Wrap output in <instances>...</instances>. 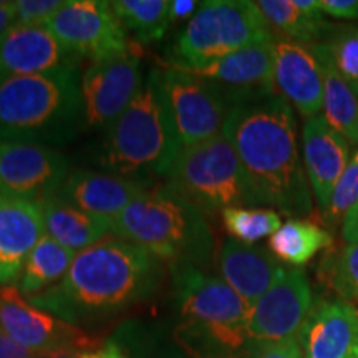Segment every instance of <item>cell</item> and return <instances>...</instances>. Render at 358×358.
Returning <instances> with one entry per match:
<instances>
[{"mask_svg":"<svg viewBox=\"0 0 358 358\" xmlns=\"http://www.w3.org/2000/svg\"><path fill=\"white\" fill-rule=\"evenodd\" d=\"M222 134L234 148L259 203L289 219L310 216L313 196L299 151L297 122L284 96L274 92L236 103Z\"/></svg>","mask_w":358,"mask_h":358,"instance_id":"obj_1","label":"cell"},{"mask_svg":"<svg viewBox=\"0 0 358 358\" xmlns=\"http://www.w3.org/2000/svg\"><path fill=\"white\" fill-rule=\"evenodd\" d=\"M161 272V262L140 245L106 236L75 254L58 284L27 301L71 325L87 324L145 301L158 287Z\"/></svg>","mask_w":358,"mask_h":358,"instance_id":"obj_2","label":"cell"},{"mask_svg":"<svg viewBox=\"0 0 358 358\" xmlns=\"http://www.w3.org/2000/svg\"><path fill=\"white\" fill-rule=\"evenodd\" d=\"M85 127L78 62L0 82V143L60 145Z\"/></svg>","mask_w":358,"mask_h":358,"instance_id":"obj_3","label":"cell"},{"mask_svg":"<svg viewBox=\"0 0 358 358\" xmlns=\"http://www.w3.org/2000/svg\"><path fill=\"white\" fill-rule=\"evenodd\" d=\"M179 325L176 340L194 358H245L250 306L222 279L201 268H171Z\"/></svg>","mask_w":358,"mask_h":358,"instance_id":"obj_4","label":"cell"},{"mask_svg":"<svg viewBox=\"0 0 358 358\" xmlns=\"http://www.w3.org/2000/svg\"><path fill=\"white\" fill-rule=\"evenodd\" d=\"M113 234L140 245L171 268L206 267L214 234L206 214L169 185L145 191L113 221Z\"/></svg>","mask_w":358,"mask_h":358,"instance_id":"obj_5","label":"cell"},{"mask_svg":"<svg viewBox=\"0 0 358 358\" xmlns=\"http://www.w3.org/2000/svg\"><path fill=\"white\" fill-rule=\"evenodd\" d=\"M181 153L161 69H151L128 108L110 128L103 164L118 176H168Z\"/></svg>","mask_w":358,"mask_h":358,"instance_id":"obj_6","label":"cell"},{"mask_svg":"<svg viewBox=\"0 0 358 358\" xmlns=\"http://www.w3.org/2000/svg\"><path fill=\"white\" fill-rule=\"evenodd\" d=\"M257 2L208 0L173 45L171 66L194 70L257 43L274 40Z\"/></svg>","mask_w":358,"mask_h":358,"instance_id":"obj_7","label":"cell"},{"mask_svg":"<svg viewBox=\"0 0 358 358\" xmlns=\"http://www.w3.org/2000/svg\"><path fill=\"white\" fill-rule=\"evenodd\" d=\"M168 185L208 214L229 208H256L261 203L250 189L234 148L222 133L178 155Z\"/></svg>","mask_w":358,"mask_h":358,"instance_id":"obj_8","label":"cell"},{"mask_svg":"<svg viewBox=\"0 0 358 358\" xmlns=\"http://www.w3.org/2000/svg\"><path fill=\"white\" fill-rule=\"evenodd\" d=\"M161 78L181 150L222 133L232 105L217 85L173 66Z\"/></svg>","mask_w":358,"mask_h":358,"instance_id":"obj_9","label":"cell"},{"mask_svg":"<svg viewBox=\"0 0 358 358\" xmlns=\"http://www.w3.org/2000/svg\"><path fill=\"white\" fill-rule=\"evenodd\" d=\"M71 57L92 62L118 57L129 48L127 30L110 2L65 0L64 7L45 24Z\"/></svg>","mask_w":358,"mask_h":358,"instance_id":"obj_10","label":"cell"},{"mask_svg":"<svg viewBox=\"0 0 358 358\" xmlns=\"http://www.w3.org/2000/svg\"><path fill=\"white\" fill-rule=\"evenodd\" d=\"M312 307V287L306 272L284 266L271 289L250 307L248 330L252 347L297 338Z\"/></svg>","mask_w":358,"mask_h":358,"instance_id":"obj_11","label":"cell"},{"mask_svg":"<svg viewBox=\"0 0 358 358\" xmlns=\"http://www.w3.org/2000/svg\"><path fill=\"white\" fill-rule=\"evenodd\" d=\"M0 330L30 352L100 350V340L30 303L15 285L0 287Z\"/></svg>","mask_w":358,"mask_h":358,"instance_id":"obj_12","label":"cell"},{"mask_svg":"<svg viewBox=\"0 0 358 358\" xmlns=\"http://www.w3.org/2000/svg\"><path fill=\"white\" fill-rule=\"evenodd\" d=\"M140 62V55L129 48L123 55L88 65L82 73L85 127L88 129L113 127L145 82Z\"/></svg>","mask_w":358,"mask_h":358,"instance_id":"obj_13","label":"cell"},{"mask_svg":"<svg viewBox=\"0 0 358 358\" xmlns=\"http://www.w3.org/2000/svg\"><path fill=\"white\" fill-rule=\"evenodd\" d=\"M70 174L69 159L37 143H0V196L42 203Z\"/></svg>","mask_w":358,"mask_h":358,"instance_id":"obj_14","label":"cell"},{"mask_svg":"<svg viewBox=\"0 0 358 358\" xmlns=\"http://www.w3.org/2000/svg\"><path fill=\"white\" fill-rule=\"evenodd\" d=\"M274 58V85L302 118L322 113L324 105V71L312 45L285 38L272 42Z\"/></svg>","mask_w":358,"mask_h":358,"instance_id":"obj_15","label":"cell"},{"mask_svg":"<svg viewBox=\"0 0 358 358\" xmlns=\"http://www.w3.org/2000/svg\"><path fill=\"white\" fill-rule=\"evenodd\" d=\"M274 42V40H272ZM272 42L257 43L213 64L194 70H185L209 80L222 90L232 106L236 103L277 92L274 85V58ZM174 69V66H173Z\"/></svg>","mask_w":358,"mask_h":358,"instance_id":"obj_16","label":"cell"},{"mask_svg":"<svg viewBox=\"0 0 358 358\" xmlns=\"http://www.w3.org/2000/svg\"><path fill=\"white\" fill-rule=\"evenodd\" d=\"M352 146L327 123L324 115L306 120L302 129V161L312 196L325 211L337 181L350 163Z\"/></svg>","mask_w":358,"mask_h":358,"instance_id":"obj_17","label":"cell"},{"mask_svg":"<svg viewBox=\"0 0 358 358\" xmlns=\"http://www.w3.org/2000/svg\"><path fill=\"white\" fill-rule=\"evenodd\" d=\"M297 342L303 358H358V307L340 299L317 303Z\"/></svg>","mask_w":358,"mask_h":358,"instance_id":"obj_18","label":"cell"},{"mask_svg":"<svg viewBox=\"0 0 358 358\" xmlns=\"http://www.w3.org/2000/svg\"><path fill=\"white\" fill-rule=\"evenodd\" d=\"M73 62L45 25L15 24L0 35V82L40 75Z\"/></svg>","mask_w":358,"mask_h":358,"instance_id":"obj_19","label":"cell"},{"mask_svg":"<svg viewBox=\"0 0 358 358\" xmlns=\"http://www.w3.org/2000/svg\"><path fill=\"white\" fill-rule=\"evenodd\" d=\"M145 191L146 182L140 179L75 169L66 176L57 196L90 216L113 224L128 204Z\"/></svg>","mask_w":358,"mask_h":358,"instance_id":"obj_20","label":"cell"},{"mask_svg":"<svg viewBox=\"0 0 358 358\" xmlns=\"http://www.w3.org/2000/svg\"><path fill=\"white\" fill-rule=\"evenodd\" d=\"M43 236L42 203L0 196V287L19 279Z\"/></svg>","mask_w":358,"mask_h":358,"instance_id":"obj_21","label":"cell"},{"mask_svg":"<svg viewBox=\"0 0 358 358\" xmlns=\"http://www.w3.org/2000/svg\"><path fill=\"white\" fill-rule=\"evenodd\" d=\"M221 279L250 307L271 289L284 266L268 249L226 239L217 254Z\"/></svg>","mask_w":358,"mask_h":358,"instance_id":"obj_22","label":"cell"},{"mask_svg":"<svg viewBox=\"0 0 358 358\" xmlns=\"http://www.w3.org/2000/svg\"><path fill=\"white\" fill-rule=\"evenodd\" d=\"M42 208L45 234L75 254L100 243L113 229L111 222L90 216L57 194L42 201Z\"/></svg>","mask_w":358,"mask_h":358,"instance_id":"obj_23","label":"cell"},{"mask_svg":"<svg viewBox=\"0 0 358 358\" xmlns=\"http://www.w3.org/2000/svg\"><path fill=\"white\" fill-rule=\"evenodd\" d=\"M312 50L324 71V105L322 115L335 131L342 134L352 148H358V96L338 73L329 47L313 43Z\"/></svg>","mask_w":358,"mask_h":358,"instance_id":"obj_24","label":"cell"},{"mask_svg":"<svg viewBox=\"0 0 358 358\" xmlns=\"http://www.w3.org/2000/svg\"><path fill=\"white\" fill-rule=\"evenodd\" d=\"M334 243L332 232L307 219H289L268 237V250L279 262L301 267Z\"/></svg>","mask_w":358,"mask_h":358,"instance_id":"obj_25","label":"cell"},{"mask_svg":"<svg viewBox=\"0 0 358 358\" xmlns=\"http://www.w3.org/2000/svg\"><path fill=\"white\" fill-rule=\"evenodd\" d=\"M73 259V250L64 248L45 234L27 259L17 289L25 299H29L53 287L66 275Z\"/></svg>","mask_w":358,"mask_h":358,"instance_id":"obj_26","label":"cell"},{"mask_svg":"<svg viewBox=\"0 0 358 358\" xmlns=\"http://www.w3.org/2000/svg\"><path fill=\"white\" fill-rule=\"evenodd\" d=\"M268 27L279 32L285 40L313 45L324 42L330 25L324 15L315 17L302 12L294 0H261L257 2Z\"/></svg>","mask_w":358,"mask_h":358,"instance_id":"obj_27","label":"cell"},{"mask_svg":"<svg viewBox=\"0 0 358 358\" xmlns=\"http://www.w3.org/2000/svg\"><path fill=\"white\" fill-rule=\"evenodd\" d=\"M124 30L133 32L141 43L156 42L171 24L168 0H116L110 2Z\"/></svg>","mask_w":358,"mask_h":358,"instance_id":"obj_28","label":"cell"},{"mask_svg":"<svg viewBox=\"0 0 358 358\" xmlns=\"http://www.w3.org/2000/svg\"><path fill=\"white\" fill-rule=\"evenodd\" d=\"M221 217L232 239L244 244L274 236L282 226L280 214L271 208H229L224 209Z\"/></svg>","mask_w":358,"mask_h":358,"instance_id":"obj_29","label":"cell"},{"mask_svg":"<svg viewBox=\"0 0 358 358\" xmlns=\"http://www.w3.org/2000/svg\"><path fill=\"white\" fill-rule=\"evenodd\" d=\"M324 43L338 73L358 96V24L330 25Z\"/></svg>","mask_w":358,"mask_h":358,"instance_id":"obj_30","label":"cell"},{"mask_svg":"<svg viewBox=\"0 0 358 358\" xmlns=\"http://www.w3.org/2000/svg\"><path fill=\"white\" fill-rule=\"evenodd\" d=\"M358 203V148L355 153L352 155L350 163L345 168L342 176L335 185L330 203L327 206L325 211H322L324 224L330 232L342 226L343 219L348 211Z\"/></svg>","mask_w":358,"mask_h":358,"instance_id":"obj_31","label":"cell"},{"mask_svg":"<svg viewBox=\"0 0 358 358\" xmlns=\"http://www.w3.org/2000/svg\"><path fill=\"white\" fill-rule=\"evenodd\" d=\"M329 284L340 301L358 303V244H347L329 267Z\"/></svg>","mask_w":358,"mask_h":358,"instance_id":"obj_32","label":"cell"},{"mask_svg":"<svg viewBox=\"0 0 358 358\" xmlns=\"http://www.w3.org/2000/svg\"><path fill=\"white\" fill-rule=\"evenodd\" d=\"M64 3L65 0H19L15 2L17 22L25 25H45Z\"/></svg>","mask_w":358,"mask_h":358,"instance_id":"obj_33","label":"cell"},{"mask_svg":"<svg viewBox=\"0 0 358 358\" xmlns=\"http://www.w3.org/2000/svg\"><path fill=\"white\" fill-rule=\"evenodd\" d=\"M249 358H303L297 338L254 348Z\"/></svg>","mask_w":358,"mask_h":358,"instance_id":"obj_34","label":"cell"},{"mask_svg":"<svg viewBox=\"0 0 358 358\" xmlns=\"http://www.w3.org/2000/svg\"><path fill=\"white\" fill-rule=\"evenodd\" d=\"M324 15L338 20H358V0H320Z\"/></svg>","mask_w":358,"mask_h":358,"instance_id":"obj_35","label":"cell"},{"mask_svg":"<svg viewBox=\"0 0 358 358\" xmlns=\"http://www.w3.org/2000/svg\"><path fill=\"white\" fill-rule=\"evenodd\" d=\"M35 353L22 347L15 340L0 330V358H34Z\"/></svg>","mask_w":358,"mask_h":358,"instance_id":"obj_36","label":"cell"},{"mask_svg":"<svg viewBox=\"0 0 358 358\" xmlns=\"http://www.w3.org/2000/svg\"><path fill=\"white\" fill-rule=\"evenodd\" d=\"M199 3L194 0H173L169 13H171V22L191 20L194 13L198 12Z\"/></svg>","mask_w":358,"mask_h":358,"instance_id":"obj_37","label":"cell"},{"mask_svg":"<svg viewBox=\"0 0 358 358\" xmlns=\"http://www.w3.org/2000/svg\"><path fill=\"white\" fill-rule=\"evenodd\" d=\"M98 350H80V348H57L35 353L34 358H96Z\"/></svg>","mask_w":358,"mask_h":358,"instance_id":"obj_38","label":"cell"},{"mask_svg":"<svg viewBox=\"0 0 358 358\" xmlns=\"http://www.w3.org/2000/svg\"><path fill=\"white\" fill-rule=\"evenodd\" d=\"M342 236L347 241V244H358V203L343 219Z\"/></svg>","mask_w":358,"mask_h":358,"instance_id":"obj_39","label":"cell"},{"mask_svg":"<svg viewBox=\"0 0 358 358\" xmlns=\"http://www.w3.org/2000/svg\"><path fill=\"white\" fill-rule=\"evenodd\" d=\"M17 22L15 2H7L6 6L0 7V35H2L8 27Z\"/></svg>","mask_w":358,"mask_h":358,"instance_id":"obj_40","label":"cell"},{"mask_svg":"<svg viewBox=\"0 0 358 358\" xmlns=\"http://www.w3.org/2000/svg\"><path fill=\"white\" fill-rule=\"evenodd\" d=\"M294 3L301 8L302 12L308 13V15H315V17H322L324 12L320 8V0H294Z\"/></svg>","mask_w":358,"mask_h":358,"instance_id":"obj_41","label":"cell"},{"mask_svg":"<svg viewBox=\"0 0 358 358\" xmlns=\"http://www.w3.org/2000/svg\"><path fill=\"white\" fill-rule=\"evenodd\" d=\"M96 358H128V357H124L123 352L116 345H113V343H108V345L101 347L100 350H98Z\"/></svg>","mask_w":358,"mask_h":358,"instance_id":"obj_42","label":"cell"},{"mask_svg":"<svg viewBox=\"0 0 358 358\" xmlns=\"http://www.w3.org/2000/svg\"><path fill=\"white\" fill-rule=\"evenodd\" d=\"M6 3H7V2H3V0H0V7H3V6H6Z\"/></svg>","mask_w":358,"mask_h":358,"instance_id":"obj_43","label":"cell"}]
</instances>
